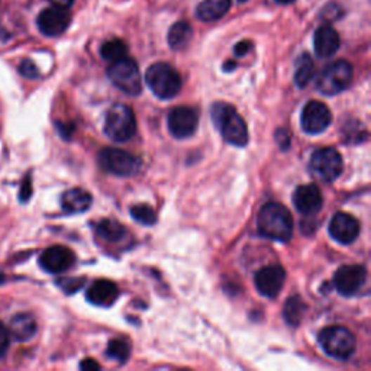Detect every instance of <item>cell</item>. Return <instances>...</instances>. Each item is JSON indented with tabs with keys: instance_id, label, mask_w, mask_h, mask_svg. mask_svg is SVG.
Segmentation results:
<instances>
[{
	"instance_id": "obj_1",
	"label": "cell",
	"mask_w": 371,
	"mask_h": 371,
	"mask_svg": "<svg viewBox=\"0 0 371 371\" xmlns=\"http://www.w3.org/2000/svg\"><path fill=\"white\" fill-rule=\"evenodd\" d=\"M259 230L273 241L289 242L293 237V218L289 209L280 203H267L259 214Z\"/></svg>"
},
{
	"instance_id": "obj_2",
	"label": "cell",
	"mask_w": 371,
	"mask_h": 371,
	"mask_svg": "<svg viewBox=\"0 0 371 371\" xmlns=\"http://www.w3.org/2000/svg\"><path fill=\"white\" fill-rule=\"evenodd\" d=\"M212 119L228 144L245 147L248 143L247 124L234 106L228 103H215L212 106Z\"/></svg>"
},
{
	"instance_id": "obj_3",
	"label": "cell",
	"mask_w": 371,
	"mask_h": 371,
	"mask_svg": "<svg viewBox=\"0 0 371 371\" xmlns=\"http://www.w3.org/2000/svg\"><path fill=\"white\" fill-rule=\"evenodd\" d=\"M145 82L158 99L174 98L181 89V77L176 70L166 63L152 64L145 73Z\"/></svg>"
},
{
	"instance_id": "obj_4",
	"label": "cell",
	"mask_w": 371,
	"mask_h": 371,
	"mask_svg": "<svg viewBox=\"0 0 371 371\" xmlns=\"http://www.w3.org/2000/svg\"><path fill=\"white\" fill-rule=\"evenodd\" d=\"M353 80V65L338 60L325 67L316 79V89L322 95L334 96L348 87Z\"/></svg>"
},
{
	"instance_id": "obj_5",
	"label": "cell",
	"mask_w": 371,
	"mask_h": 371,
	"mask_svg": "<svg viewBox=\"0 0 371 371\" xmlns=\"http://www.w3.org/2000/svg\"><path fill=\"white\" fill-rule=\"evenodd\" d=\"M105 132L116 143H126L136 132L135 115L125 105H113L105 119Z\"/></svg>"
},
{
	"instance_id": "obj_6",
	"label": "cell",
	"mask_w": 371,
	"mask_h": 371,
	"mask_svg": "<svg viewBox=\"0 0 371 371\" xmlns=\"http://www.w3.org/2000/svg\"><path fill=\"white\" fill-rule=\"evenodd\" d=\"M318 339L322 350L337 360H348L356 351V337L342 327L325 328Z\"/></svg>"
},
{
	"instance_id": "obj_7",
	"label": "cell",
	"mask_w": 371,
	"mask_h": 371,
	"mask_svg": "<svg viewBox=\"0 0 371 371\" xmlns=\"http://www.w3.org/2000/svg\"><path fill=\"white\" fill-rule=\"evenodd\" d=\"M108 76L110 82L126 95L136 96L143 90L139 68L136 63L128 57L113 61L108 68Z\"/></svg>"
},
{
	"instance_id": "obj_8",
	"label": "cell",
	"mask_w": 371,
	"mask_h": 371,
	"mask_svg": "<svg viewBox=\"0 0 371 371\" xmlns=\"http://www.w3.org/2000/svg\"><path fill=\"white\" fill-rule=\"evenodd\" d=\"M100 167L115 176L131 177L139 173L143 162L136 155L119 150V148H105L99 154Z\"/></svg>"
},
{
	"instance_id": "obj_9",
	"label": "cell",
	"mask_w": 371,
	"mask_h": 371,
	"mask_svg": "<svg viewBox=\"0 0 371 371\" xmlns=\"http://www.w3.org/2000/svg\"><path fill=\"white\" fill-rule=\"evenodd\" d=\"M344 170L341 154L334 148H320L311 157V171L322 181L337 180Z\"/></svg>"
},
{
	"instance_id": "obj_10",
	"label": "cell",
	"mask_w": 371,
	"mask_h": 371,
	"mask_svg": "<svg viewBox=\"0 0 371 371\" xmlns=\"http://www.w3.org/2000/svg\"><path fill=\"white\" fill-rule=\"evenodd\" d=\"M332 122V113L330 108L318 100L309 102L301 110L300 125L309 135H318L327 129Z\"/></svg>"
},
{
	"instance_id": "obj_11",
	"label": "cell",
	"mask_w": 371,
	"mask_h": 371,
	"mask_svg": "<svg viewBox=\"0 0 371 371\" xmlns=\"http://www.w3.org/2000/svg\"><path fill=\"white\" fill-rule=\"evenodd\" d=\"M367 280V270L363 266H342L334 274V286L342 296L356 294Z\"/></svg>"
},
{
	"instance_id": "obj_12",
	"label": "cell",
	"mask_w": 371,
	"mask_h": 371,
	"mask_svg": "<svg viewBox=\"0 0 371 371\" xmlns=\"http://www.w3.org/2000/svg\"><path fill=\"white\" fill-rule=\"evenodd\" d=\"M70 22L72 18H70L68 9L57 5L44 9L37 19L39 31L46 37L61 35L68 28Z\"/></svg>"
},
{
	"instance_id": "obj_13",
	"label": "cell",
	"mask_w": 371,
	"mask_h": 371,
	"mask_svg": "<svg viewBox=\"0 0 371 371\" xmlns=\"http://www.w3.org/2000/svg\"><path fill=\"white\" fill-rule=\"evenodd\" d=\"M286 280V271L282 266H268L257 271L254 277L255 287L264 297L274 299L283 289Z\"/></svg>"
},
{
	"instance_id": "obj_14",
	"label": "cell",
	"mask_w": 371,
	"mask_h": 371,
	"mask_svg": "<svg viewBox=\"0 0 371 371\" xmlns=\"http://www.w3.org/2000/svg\"><path fill=\"white\" fill-rule=\"evenodd\" d=\"M199 125L197 112L192 108L180 106L170 112L169 115V129L171 135L177 139H184L192 136Z\"/></svg>"
},
{
	"instance_id": "obj_15",
	"label": "cell",
	"mask_w": 371,
	"mask_h": 371,
	"mask_svg": "<svg viewBox=\"0 0 371 371\" xmlns=\"http://www.w3.org/2000/svg\"><path fill=\"white\" fill-rule=\"evenodd\" d=\"M76 263V255L72 249L67 247L56 245L51 248H46L39 257L41 267L51 274H60L72 268Z\"/></svg>"
},
{
	"instance_id": "obj_16",
	"label": "cell",
	"mask_w": 371,
	"mask_h": 371,
	"mask_svg": "<svg viewBox=\"0 0 371 371\" xmlns=\"http://www.w3.org/2000/svg\"><path fill=\"white\" fill-rule=\"evenodd\" d=\"M293 203L301 215L313 216L316 215L323 204L322 193L315 184L299 186L293 195Z\"/></svg>"
},
{
	"instance_id": "obj_17",
	"label": "cell",
	"mask_w": 371,
	"mask_h": 371,
	"mask_svg": "<svg viewBox=\"0 0 371 371\" xmlns=\"http://www.w3.org/2000/svg\"><path fill=\"white\" fill-rule=\"evenodd\" d=\"M330 234L339 244H353L360 234V223L351 215L337 214L330 223Z\"/></svg>"
},
{
	"instance_id": "obj_18",
	"label": "cell",
	"mask_w": 371,
	"mask_h": 371,
	"mask_svg": "<svg viewBox=\"0 0 371 371\" xmlns=\"http://www.w3.org/2000/svg\"><path fill=\"white\" fill-rule=\"evenodd\" d=\"M339 44H341L339 35L332 27L323 25L316 30L313 37V46L318 57L320 58L332 57L338 51Z\"/></svg>"
},
{
	"instance_id": "obj_19",
	"label": "cell",
	"mask_w": 371,
	"mask_h": 371,
	"mask_svg": "<svg viewBox=\"0 0 371 371\" xmlns=\"http://www.w3.org/2000/svg\"><path fill=\"white\" fill-rule=\"evenodd\" d=\"M118 286L110 280H98L86 292L87 300L96 306H110L113 305V301L118 299Z\"/></svg>"
},
{
	"instance_id": "obj_20",
	"label": "cell",
	"mask_w": 371,
	"mask_h": 371,
	"mask_svg": "<svg viewBox=\"0 0 371 371\" xmlns=\"http://www.w3.org/2000/svg\"><path fill=\"white\" fill-rule=\"evenodd\" d=\"M91 195L83 189H70L61 196V207L67 214H82L91 206Z\"/></svg>"
},
{
	"instance_id": "obj_21",
	"label": "cell",
	"mask_w": 371,
	"mask_h": 371,
	"mask_svg": "<svg viewBox=\"0 0 371 371\" xmlns=\"http://www.w3.org/2000/svg\"><path fill=\"white\" fill-rule=\"evenodd\" d=\"M37 320L30 313H19L16 315L9 327L11 337H13L19 342L30 341L37 334Z\"/></svg>"
},
{
	"instance_id": "obj_22",
	"label": "cell",
	"mask_w": 371,
	"mask_h": 371,
	"mask_svg": "<svg viewBox=\"0 0 371 371\" xmlns=\"http://www.w3.org/2000/svg\"><path fill=\"white\" fill-rule=\"evenodd\" d=\"M229 8L230 0H203L196 9V15L203 22H214L225 16Z\"/></svg>"
},
{
	"instance_id": "obj_23",
	"label": "cell",
	"mask_w": 371,
	"mask_h": 371,
	"mask_svg": "<svg viewBox=\"0 0 371 371\" xmlns=\"http://www.w3.org/2000/svg\"><path fill=\"white\" fill-rule=\"evenodd\" d=\"M192 27L188 22H177L169 31V45L174 51H181L188 46L192 41Z\"/></svg>"
},
{
	"instance_id": "obj_24",
	"label": "cell",
	"mask_w": 371,
	"mask_h": 371,
	"mask_svg": "<svg viewBox=\"0 0 371 371\" xmlns=\"http://www.w3.org/2000/svg\"><path fill=\"white\" fill-rule=\"evenodd\" d=\"M95 228L96 234L108 242H118L126 235L125 226L113 219H102Z\"/></svg>"
},
{
	"instance_id": "obj_25",
	"label": "cell",
	"mask_w": 371,
	"mask_h": 371,
	"mask_svg": "<svg viewBox=\"0 0 371 371\" xmlns=\"http://www.w3.org/2000/svg\"><path fill=\"white\" fill-rule=\"evenodd\" d=\"M306 309H308L306 304L300 296L289 297L283 311L285 320L287 322V325H290V327H297L301 319H304Z\"/></svg>"
},
{
	"instance_id": "obj_26",
	"label": "cell",
	"mask_w": 371,
	"mask_h": 371,
	"mask_svg": "<svg viewBox=\"0 0 371 371\" xmlns=\"http://www.w3.org/2000/svg\"><path fill=\"white\" fill-rule=\"evenodd\" d=\"M313 72H315V65L312 57L309 54L300 56L296 63V73H294V82L297 87L300 89L306 87L313 77Z\"/></svg>"
},
{
	"instance_id": "obj_27",
	"label": "cell",
	"mask_w": 371,
	"mask_h": 371,
	"mask_svg": "<svg viewBox=\"0 0 371 371\" xmlns=\"http://www.w3.org/2000/svg\"><path fill=\"white\" fill-rule=\"evenodd\" d=\"M100 54L106 61H118L126 57V45L121 39H110L102 45Z\"/></svg>"
},
{
	"instance_id": "obj_28",
	"label": "cell",
	"mask_w": 371,
	"mask_h": 371,
	"mask_svg": "<svg viewBox=\"0 0 371 371\" xmlns=\"http://www.w3.org/2000/svg\"><path fill=\"white\" fill-rule=\"evenodd\" d=\"M108 357L119 363H125L131 356V346L125 339H113L108 345Z\"/></svg>"
},
{
	"instance_id": "obj_29",
	"label": "cell",
	"mask_w": 371,
	"mask_h": 371,
	"mask_svg": "<svg viewBox=\"0 0 371 371\" xmlns=\"http://www.w3.org/2000/svg\"><path fill=\"white\" fill-rule=\"evenodd\" d=\"M131 215L132 218L139 222V223H143V225H147V226H151L157 222V215L154 212V209L148 204H135L131 207Z\"/></svg>"
},
{
	"instance_id": "obj_30",
	"label": "cell",
	"mask_w": 371,
	"mask_h": 371,
	"mask_svg": "<svg viewBox=\"0 0 371 371\" xmlns=\"http://www.w3.org/2000/svg\"><path fill=\"white\" fill-rule=\"evenodd\" d=\"M84 280L83 278H63L58 282V286L65 292V293H76L80 287H83Z\"/></svg>"
},
{
	"instance_id": "obj_31",
	"label": "cell",
	"mask_w": 371,
	"mask_h": 371,
	"mask_svg": "<svg viewBox=\"0 0 371 371\" xmlns=\"http://www.w3.org/2000/svg\"><path fill=\"white\" fill-rule=\"evenodd\" d=\"M19 73L23 77H27V79H37L39 76V72H38L37 65L31 60H23L20 63V65H19Z\"/></svg>"
},
{
	"instance_id": "obj_32",
	"label": "cell",
	"mask_w": 371,
	"mask_h": 371,
	"mask_svg": "<svg viewBox=\"0 0 371 371\" xmlns=\"http://www.w3.org/2000/svg\"><path fill=\"white\" fill-rule=\"evenodd\" d=\"M9 345H11V332L5 325L0 322V358L6 356Z\"/></svg>"
},
{
	"instance_id": "obj_33",
	"label": "cell",
	"mask_w": 371,
	"mask_h": 371,
	"mask_svg": "<svg viewBox=\"0 0 371 371\" xmlns=\"http://www.w3.org/2000/svg\"><path fill=\"white\" fill-rule=\"evenodd\" d=\"M275 139H277V144L280 145L283 151H286L290 147V135L286 129H278L275 132Z\"/></svg>"
},
{
	"instance_id": "obj_34",
	"label": "cell",
	"mask_w": 371,
	"mask_h": 371,
	"mask_svg": "<svg viewBox=\"0 0 371 371\" xmlns=\"http://www.w3.org/2000/svg\"><path fill=\"white\" fill-rule=\"evenodd\" d=\"M251 48H252V44L249 41H241L235 45L234 53L237 57H244L251 51Z\"/></svg>"
},
{
	"instance_id": "obj_35",
	"label": "cell",
	"mask_w": 371,
	"mask_h": 371,
	"mask_svg": "<svg viewBox=\"0 0 371 371\" xmlns=\"http://www.w3.org/2000/svg\"><path fill=\"white\" fill-rule=\"evenodd\" d=\"M32 193V188H31V176H27L25 181L22 183V189H20V200L22 202H27L30 199Z\"/></svg>"
},
{
	"instance_id": "obj_36",
	"label": "cell",
	"mask_w": 371,
	"mask_h": 371,
	"mask_svg": "<svg viewBox=\"0 0 371 371\" xmlns=\"http://www.w3.org/2000/svg\"><path fill=\"white\" fill-rule=\"evenodd\" d=\"M80 368L84 371H93V370H100V365L91 358H86L83 360V363L80 364Z\"/></svg>"
},
{
	"instance_id": "obj_37",
	"label": "cell",
	"mask_w": 371,
	"mask_h": 371,
	"mask_svg": "<svg viewBox=\"0 0 371 371\" xmlns=\"http://www.w3.org/2000/svg\"><path fill=\"white\" fill-rule=\"evenodd\" d=\"M73 4V0H53V5H57V6H63V8H70Z\"/></svg>"
},
{
	"instance_id": "obj_38",
	"label": "cell",
	"mask_w": 371,
	"mask_h": 371,
	"mask_svg": "<svg viewBox=\"0 0 371 371\" xmlns=\"http://www.w3.org/2000/svg\"><path fill=\"white\" fill-rule=\"evenodd\" d=\"M235 67H237V64L234 61H226L223 65V70L225 72H232V70H234Z\"/></svg>"
},
{
	"instance_id": "obj_39",
	"label": "cell",
	"mask_w": 371,
	"mask_h": 371,
	"mask_svg": "<svg viewBox=\"0 0 371 371\" xmlns=\"http://www.w3.org/2000/svg\"><path fill=\"white\" fill-rule=\"evenodd\" d=\"M277 4H280V5H289V4H293L294 0H275Z\"/></svg>"
},
{
	"instance_id": "obj_40",
	"label": "cell",
	"mask_w": 371,
	"mask_h": 371,
	"mask_svg": "<svg viewBox=\"0 0 371 371\" xmlns=\"http://www.w3.org/2000/svg\"><path fill=\"white\" fill-rule=\"evenodd\" d=\"M6 38H8L6 31H5L2 27H0V39H6Z\"/></svg>"
},
{
	"instance_id": "obj_41",
	"label": "cell",
	"mask_w": 371,
	"mask_h": 371,
	"mask_svg": "<svg viewBox=\"0 0 371 371\" xmlns=\"http://www.w3.org/2000/svg\"><path fill=\"white\" fill-rule=\"evenodd\" d=\"M5 280H6V277L2 273H0V283H4Z\"/></svg>"
},
{
	"instance_id": "obj_42",
	"label": "cell",
	"mask_w": 371,
	"mask_h": 371,
	"mask_svg": "<svg viewBox=\"0 0 371 371\" xmlns=\"http://www.w3.org/2000/svg\"><path fill=\"white\" fill-rule=\"evenodd\" d=\"M238 2H240V4H242V2H247V0H238Z\"/></svg>"
}]
</instances>
